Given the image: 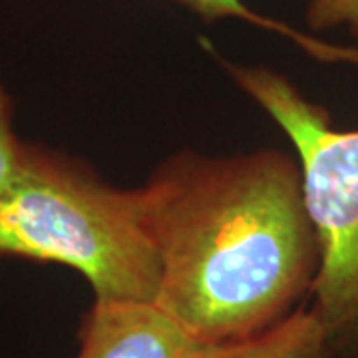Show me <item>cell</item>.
I'll return each mask as SVG.
<instances>
[{
  "mask_svg": "<svg viewBox=\"0 0 358 358\" xmlns=\"http://www.w3.org/2000/svg\"><path fill=\"white\" fill-rule=\"evenodd\" d=\"M138 189L159 259L155 305L199 345L265 333L313 293L320 245L296 155L179 150Z\"/></svg>",
  "mask_w": 358,
  "mask_h": 358,
  "instance_id": "6da1fadb",
  "label": "cell"
},
{
  "mask_svg": "<svg viewBox=\"0 0 358 358\" xmlns=\"http://www.w3.org/2000/svg\"><path fill=\"white\" fill-rule=\"evenodd\" d=\"M78 271L100 301L155 303L159 259L141 213L140 189H122L72 155L22 145L0 193V259Z\"/></svg>",
  "mask_w": 358,
  "mask_h": 358,
  "instance_id": "7a4b0ae2",
  "label": "cell"
},
{
  "mask_svg": "<svg viewBox=\"0 0 358 358\" xmlns=\"http://www.w3.org/2000/svg\"><path fill=\"white\" fill-rule=\"evenodd\" d=\"M235 86L282 129L301 166L308 215L320 245L313 310L333 357L358 352V129H336L331 114L289 78L257 64L221 60Z\"/></svg>",
  "mask_w": 358,
  "mask_h": 358,
  "instance_id": "3957f363",
  "label": "cell"
},
{
  "mask_svg": "<svg viewBox=\"0 0 358 358\" xmlns=\"http://www.w3.org/2000/svg\"><path fill=\"white\" fill-rule=\"evenodd\" d=\"M199 348L155 303L94 299L80 322L76 358H197Z\"/></svg>",
  "mask_w": 358,
  "mask_h": 358,
  "instance_id": "277c9868",
  "label": "cell"
},
{
  "mask_svg": "<svg viewBox=\"0 0 358 358\" xmlns=\"http://www.w3.org/2000/svg\"><path fill=\"white\" fill-rule=\"evenodd\" d=\"M197 358H334L327 327L313 307L293 315L265 333L219 345H201Z\"/></svg>",
  "mask_w": 358,
  "mask_h": 358,
  "instance_id": "5b68a950",
  "label": "cell"
},
{
  "mask_svg": "<svg viewBox=\"0 0 358 358\" xmlns=\"http://www.w3.org/2000/svg\"><path fill=\"white\" fill-rule=\"evenodd\" d=\"M179 6L187 8L189 13L197 14L203 22H217V20H239L249 26H257L261 30L273 32L281 38H287L299 46L301 50L317 58L320 62H345L358 64V48L333 44L329 40L313 36L294 26L287 24L285 20L273 18L263 13H257L245 0H173Z\"/></svg>",
  "mask_w": 358,
  "mask_h": 358,
  "instance_id": "8992f818",
  "label": "cell"
},
{
  "mask_svg": "<svg viewBox=\"0 0 358 358\" xmlns=\"http://www.w3.org/2000/svg\"><path fill=\"white\" fill-rule=\"evenodd\" d=\"M305 20L313 32L343 28L358 38V0H308Z\"/></svg>",
  "mask_w": 358,
  "mask_h": 358,
  "instance_id": "52a82bcc",
  "label": "cell"
},
{
  "mask_svg": "<svg viewBox=\"0 0 358 358\" xmlns=\"http://www.w3.org/2000/svg\"><path fill=\"white\" fill-rule=\"evenodd\" d=\"M24 141L16 136L14 129L13 100L6 86L0 80V193L4 192L16 176L20 166Z\"/></svg>",
  "mask_w": 358,
  "mask_h": 358,
  "instance_id": "ba28073f",
  "label": "cell"
},
{
  "mask_svg": "<svg viewBox=\"0 0 358 358\" xmlns=\"http://www.w3.org/2000/svg\"><path fill=\"white\" fill-rule=\"evenodd\" d=\"M357 358H358V352H357Z\"/></svg>",
  "mask_w": 358,
  "mask_h": 358,
  "instance_id": "9c48e42d",
  "label": "cell"
}]
</instances>
